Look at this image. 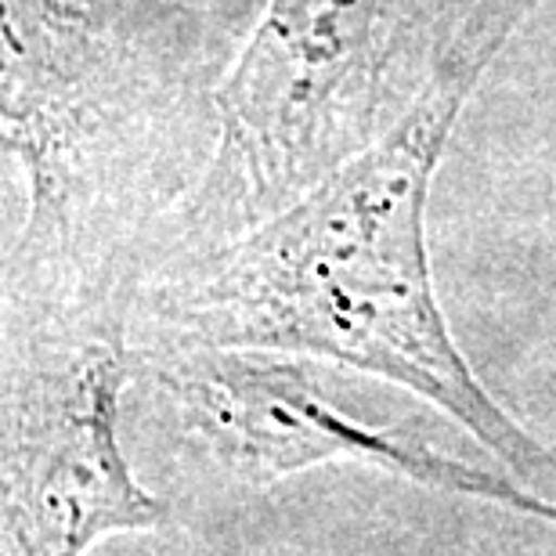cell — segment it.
Returning a JSON list of instances; mask_svg holds the SVG:
<instances>
[{
    "label": "cell",
    "mask_w": 556,
    "mask_h": 556,
    "mask_svg": "<svg viewBox=\"0 0 556 556\" xmlns=\"http://www.w3.org/2000/svg\"><path fill=\"white\" fill-rule=\"evenodd\" d=\"M514 15L484 0L383 141L311 185L261 228L199 300L220 343L293 348L376 372L473 430L514 470H546L539 444L473 380L433 300L427 188L477 76Z\"/></svg>",
    "instance_id": "cell-1"
},
{
    "label": "cell",
    "mask_w": 556,
    "mask_h": 556,
    "mask_svg": "<svg viewBox=\"0 0 556 556\" xmlns=\"http://www.w3.org/2000/svg\"><path fill=\"white\" fill-rule=\"evenodd\" d=\"M441 0H271L220 87L217 188L278 203L369 149Z\"/></svg>",
    "instance_id": "cell-2"
},
{
    "label": "cell",
    "mask_w": 556,
    "mask_h": 556,
    "mask_svg": "<svg viewBox=\"0 0 556 556\" xmlns=\"http://www.w3.org/2000/svg\"><path fill=\"white\" fill-rule=\"evenodd\" d=\"M116 394L119 362L94 354L22 422L0 481L11 556H84L109 531L163 517L119 455Z\"/></svg>",
    "instance_id": "cell-3"
},
{
    "label": "cell",
    "mask_w": 556,
    "mask_h": 556,
    "mask_svg": "<svg viewBox=\"0 0 556 556\" xmlns=\"http://www.w3.org/2000/svg\"><path fill=\"white\" fill-rule=\"evenodd\" d=\"M210 408L239 455L261 470H304L321 459H358L408 477V481L444 488V492L492 498L520 514L546 517L556 525V506L525 492L506 477L470 470L459 459L438 455L397 433L369 430L358 419L337 413L304 376L275 365L231 362L210 376Z\"/></svg>",
    "instance_id": "cell-4"
}]
</instances>
